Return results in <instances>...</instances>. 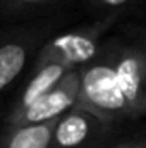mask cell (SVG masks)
Instances as JSON below:
<instances>
[{"label":"cell","mask_w":146,"mask_h":148,"mask_svg":"<svg viewBox=\"0 0 146 148\" xmlns=\"http://www.w3.org/2000/svg\"><path fill=\"white\" fill-rule=\"evenodd\" d=\"M89 2L98 10H103V12H108V14H115L122 7H126L131 0H89Z\"/></svg>","instance_id":"10"},{"label":"cell","mask_w":146,"mask_h":148,"mask_svg":"<svg viewBox=\"0 0 146 148\" xmlns=\"http://www.w3.org/2000/svg\"><path fill=\"white\" fill-rule=\"evenodd\" d=\"M52 0H0V10L12 14V12H24L29 9H35L40 5H45Z\"/></svg>","instance_id":"9"},{"label":"cell","mask_w":146,"mask_h":148,"mask_svg":"<svg viewBox=\"0 0 146 148\" xmlns=\"http://www.w3.org/2000/svg\"><path fill=\"white\" fill-rule=\"evenodd\" d=\"M145 148H146V145H145Z\"/></svg>","instance_id":"12"},{"label":"cell","mask_w":146,"mask_h":148,"mask_svg":"<svg viewBox=\"0 0 146 148\" xmlns=\"http://www.w3.org/2000/svg\"><path fill=\"white\" fill-rule=\"evenodd\" d=\"M117 14L119 12L108 14L93 24H88V26H83V28H77V29L52 38L50 41H46L41 47L36 57V62H35V67L50 64V62L64 64L69 69H79L86 66L98 55L102 48L100 40L115 23Z\"/></svg>","instance_id":"3"},{"label":"cell","mask_w":146,"mask_h":148,"mask_svg":"<svg viewBox=\"0 0 146 148\" xmlns=\"http://www.w3.org/2000/svg\"><path fill=\"white\" fill-rule=\"evenodd\" d=\"M57 121L59 119L40 124H26L5 131L0 148H50Z\"/></svg>","instance_id":"8"},{"label":"cell","mask_w":146,"mask_h":148,"mask_svg":"<svg viewBox=\"0 0 146 148\" xmlns=\"http://www.w3.org/2000/svg\"><path fill=\"white\" fill-rule=\"evenodd\" d=\"M79 88H81V67L69 71L53 90H50L46 95H43L28 109L17 112V114H7L3 133L16 129L19 126L40 124V122L59 119L67 110L76 107Z\"/></svg>","instance_id":"4"},{"label":"cell","mask_w":146,"mask_h":148,"mask_svg":"<svg viewBox=\"0 0 146 148\" xmlns=\"http://www.w3.org/2000/svg\"><path fill=\"white\" fill-rule=\"evenodd\" d=\"M76 107L93 114L105 126L129 121L127 102L105 45H102L91 62L81 67V88Z\"/></svg>","instance_id":"1"},{"label":"cell","mask_w":146,"mask_h":148,"mask_svg":"<svg viewBox=\"0 0 146 148\" xmlns=\"http://www.w3.org/2000/svg\"><path fill=\"white\" fill-rule=\"evenodd\" d=\"M102 126L105 124L93 114L72 107L59 117L50 148H79Z\"/></svg>","instance_id":"5"},{"label":"cell","mask_w":146,"mask_h":148,"mask_svg":"<svg viewBox=\"0 0 146 148\" xmlns=\"http://www.w3.org/2000/svg\"><path fill=\"white\" fill-rule=\"evenodd\" d=\"M146 141H126V143H120V145H115L112 148H145Z\"/></svg>","instance_id":"11"},{"label":"cell","mask_w":146,"mask_h":148,"mask_svg":"<svg viewBox=\"0 0 146 148\" xmlns=\"http://www.w3.org/2000/svg\"><path fill=\"white\" fill-rule=\"evenodd\" d=\"M35 43L36 36L29 33L10 36L0 43V91L23 73Z\"/></svg>","instance_id":"7"},{"label":"cell","mask_w":146,"mask_h":148,"mask_svg":"<svg viewBox=\"0 0 146 148\" xmlns=\"http://www.w3.org/2000/svg\"><path fill=\"white\" fill-rule=\"evenodd\" d=\"M105 48L127 102L129 121L146 115V36L115 38Z\"/></svg>","instance_id":"2"},{"label":"cell","mask_w":146,"mask_h":148,"mask_svg":"<svg viewBox=\"0 0 146 148\" xmlns=\"http://www.w3.org/2000/svg\"><path fill=\"white\" fill-rule=\"evenodd\" d=\"M69 71H72V69H69L67 66L59 64V62H50V64H43V66L35 67V74L31 76L28 84L21 90L17 100L10 107L9 114H17V112L28 109L29 105H33L43 95H46L50 90H53Z\"/></svg>","instance_id":"6"}]
</instances>
